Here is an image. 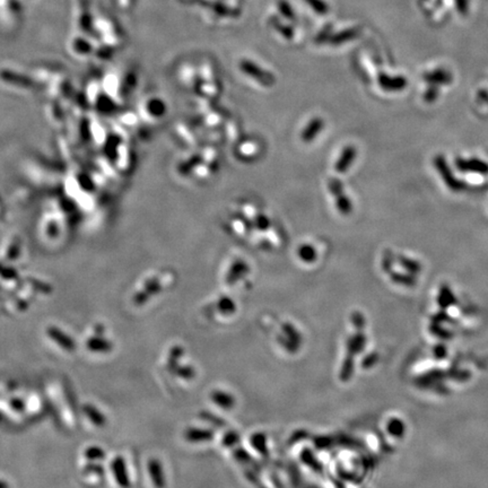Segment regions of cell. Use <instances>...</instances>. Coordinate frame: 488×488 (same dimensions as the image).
Segmentation results:
<instances>
[{
  "instance_id": "cell-6",
  "label": "cell",
  "mask_w": 488,
  "mask_h": 488,
  "mask_svg": "<svg viewBox=\"0 0 488 488\" xmlns=\"http://www.w3.org/2000/svg\"><path fill=\"white\" fill-rule=\"evenodd\" d=\"M112 472H113L117 483L122 488L129 487L128 471H127L125 460L121 457H117L113 460V462H112Z\"/></svg>"
},
{
  "instance_id": "cell-3",
  "label": "cell",
  "mask_w": 488,
  "mask_h": 488,
  "mask_svg": "<svg viewBox=\"0 0 488 488\" xmlns=\"http://www.w3.org/2000/svg\"><path fill=\"white\" fill-rule=\"evenodd\" d=\"M435 165L437 170H439L440 174L442 175V178L444 179V182L446 183V186L453 189V191H461L464 189V184L459 182V181L454 178L453 174L450 172L449 168H447V164L444 157L437 156L435 160Z\"/></svg>"
},
{
  "instance_id": "cell-1",
  "label": "cell",
  "mask_w": 488,
  "mask_h": 488,
  "mask_svg": "<svg viewBox=\"0 0 488 488\" xmlns=\"http://www.w3.org/2000/svg\"><path fill=\"white\" fill-rule=\"evenodd\" d=\"M328 187L331 194L336 199V205H337L338 211L343 215H348L352 212V202H350L349 198L346 196L340 181L334 178L329 179Z\"/></svg>"
},
{
  "instance_id": "cell-15",
  "label": "cell",
  "mask_w": 488,
  "mask_h": 488,
  "mask_svg": "<svg viewBox=\"0 0 488 488\" xmlns=\"http://www.w3.org/2000/svg\"><path fill=\"white\" fill-rule=\"evenodd\" d=\"M149 472H150V476L155 482V484H160V482H161V469H160V466H158L156 461H150Z\"/></svg>"
},
{
  "instance_id": "cell-13",
  "label": "cell",
  "mask_w": 488,
  "mask_h": 488,
  "mask_svg": "<svg viewBox=\"0 0 488 488\" xmlns=\"http://www.w3.org/2000/svg\"><path fill=\"white\" fill-rule=\"evenodd\" d=\"M85 457L90 461L94 460H102L106 457V452L99 446H90L85 451Z\"/></svg>"
},
{
  "instance_id": "cell-9",
  "label": "cell",
  "mask_w": 488,
  "mask_h": 488,
  "mask_svg": "<svg viewBox=\"0 0 488 488\" xmlns=\"http://www.w3.org/2000/svg\"><path fill=\"white\" fill-rule=\"evenodd\" d=\"M248 271V265L245 263V261L241 259H236L232 263L231 268L229 270V274L226 276V284L227 285H232L236 281L238 278H240L242 275H244Z\"/></svg>"
},
{
  "instance_id": "cell-2",
  "label": "cell",
  "mask_w": 488,
  "mask_h": 488,
  "mask_svg": "<svg viewBox=\"0 0 488 488\" xmlns=\"http://www.w3.org/2000/svg\"><path fill=\"white\" fill-rule=\"evenodd\" d=\"M48 336L51 340H53L63 349L67 350V352H74L76 349V341L59 328H48Z\"/></svg>"
},
{
  "instance_id": "cell-5",
  "label": "cell",
  "mask_w": 488,
  "mask_h": 488,
  "mask_svg": "<svg viewBox=\"0 0 488 488\" xmlns=\"http://www.w3.org/2000/svg\"><path fill=\"white\" fill-rule=\"evenodd\" d=\"M357 155L356 148L349 145L343 148L340 156H339L337 163H336V171L339 173H345L350 168L353 162L355 161Z\"/></svg>"
},
{
  "instance_id": "cell-4",
  "label": "cell",
  "mask_w": 488,
  "mask_h": 488,
  "mask_svg": "<svg viewBox=\"0 0 488 488\" xmlns=\"http://www.w3.org/2000/svg\"><path fill=\"white\" fill-rule=\"evenodd\" d=\"M323 127H324L323 119L320 117H314L312 120L306 125L304 130L302 131L301 135L302 142H304L306 144L313 142V140L318 137V135L322 131Z\"/></svg>"
},
{
  "instance_id": "cell-16",
  "label": "cell",
  "mask_w": 488,
  "mask_h": 488,
  "mask_svg": "<svg viewBox=\"0 0 488 488\" xmlns=\"http://www.w3.org/2000/svg\"><path fill=\"white\" fill-rule=\"evenodd\" d=\"M10 406L14 410L16 411H24L25 410V403L21 399H13L10 401Z\"/></svg>"
},
{
  "instance_id": "cell-17",
  "label": "cell",
  "mask_w": 488,
  "mask_h": 488,
  "mask_svg": "<svg viewBox=\"0 0 488 488\" xmlns=\"http://www.w3.org/2000/svg\"><path fill=\"white\" fill-rule=\"evenodd\" d=\"M400 259H401V263H403V266L406 267V268L410 269V270H418L419 269V266L415 261H413V260L404 259V258H400Z\"/></svg>"
},
{
  "instance_id": "cell-8",
  "label": "cell",
  "mask_w": 488,
  "mask_h": 488,
  "mask_svg": "<svg viewBox=\"0 0 488 488\" xmlns=\"http://www.w3.org/2000/svg\"><path fill=\"white\" fill-rule=\"evenodd\" d=\"M83 411H84L86 417L93 423L94 426H96V427H104V426H106V416L101 413L95 406L86 403L84 404V407H83Z\"/></svg>"
},
{
  "instance_id": "cell-10",
  "label": "cell",
  "mask_w": 488,
  "mask_h": 488,
  "mask_svg": "<svg viewBox=\"0 0 488 488\" xmlns=\"http://www.w3.org/2000/svg\"><path fill=\"white\" fill-rule=\"evenodd\" d=\"M86 347L94 353H108L113 348V345L110 340H106L102 337H93L86 341Z\"/></svg>"
},
{
  "instance_id": "cell-14",
  "label": "cell",
  "mask_w": 488,
  "mask_h": 488,
  "mask_svg": "<svg viewBox=\"0 0 488 488\" xmlns=\"http://www.w3.org/2000/svg\"><path fill=\"white\" fill-rule=\"evenodd\" d=\"M255 225L260 231H266L270 225L269 219L267 218L266 215L256 214L255 217Z\"/></svg>"
},
{
  "instance_id": "cell-18",
  "label": "cell",
  "mask_w": 488,
  "mask_h": 488,
  "mask_svg": "<svg viewBox=\"0 0 488 488\" xmlns=\"http://www.w3.org/2000/svg\"><path fill=\"white\" fill-rule=\"evenodd\" d=\"M0 488H9V486H8V484H7V483L2 482V480H0Z\"/></svg>"
},
{
  "instance_id": "cell-7",
  "label": "cell",
  "mask_w": 488,
  "mask_h": 488,
  "mask_svg": "<svg viewBox=\"0 0 488 488\" xmlns=\"http://www.w3.org/2000/svg\"><path fill=\"white\" fill-rule=\"evenodd\" d=\"M457 166L461 171L482 173V174H487L488 173V165L485 162L479 160H458Z\"/></svg>"
},
{
  "instance_id": "cell-11",
  "label": "cell",
  "mask_w": 488,
  "mask_h": 488,
  "mask_svg": "<svg viewBox=\"0 0 488 488\" xmlns=\"http://www.w3.org/2000/svg\"><path fill=\"white\" fill-rule=\"evenodd\" d=\"M298 256L301 258V260L305 262H313L314 260L317 259V251L312 245L310 244H304L302 247H299L298 249Z\"/></svg>"
},
{
  "instance_id": "cell-12",
  "label": "cell",
  "mask_w": 488,
  "mask_h": 488,
  "mask_svg": "<svg viewBox=\"0 0 488 488\" xmlns=\"http://www.w3.org/2000/svg\"><path fill=\"white\" fill-rule=\"evenodd\" d=\"M200 162H201V156H200V155H194V156L189 158V160H187L186 162H183L182 164H180L179 168H178V171H179L180 174L187 175L188 173H190L191 171H192V170L194 168H196V166Z\"/></svg>"
}]
</instances>
